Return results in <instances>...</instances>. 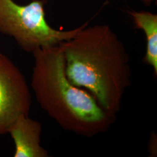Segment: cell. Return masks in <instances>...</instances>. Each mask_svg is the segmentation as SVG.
Returning <instances> with one entry per match:
<instances>
[{
	"label": "cell",
	"instance_id": "6da1fadb",
	"mask_svg": "<svg viewBox=\"0 0 157 157\" xmlns=\"http://www.w3.org/2000/svg\"><path fill=\"white\" fill-rule=\"evenodd\" d=\"M62 44L69 81L89 91L103 109L116 117L132 83L130 56L118 35L107 25L88 23Z\"/></svg>",
	"mask_w": 157,
	"mask_h": 157
},
{
	"label": "cell",
	"instance_id": "52a82bcc",
	"mask_svg": "<svg viewBox=\"0 0 157 157\" xmlns=\"http://www.w3.org/2000/svg\"><path fill=\"white\" fill-rule=\"evenodd\" d=\"M146 6H151L152 4L156 0H140Z\"/></svg>",
	"mask_w": 157,
	"mask_h": 157
},
{
	"label": "cell",
	"instance_id": "5b68a950",
	"mask_svg": "<svg viewBox=\"0 0 157 157\" xmlns=\"http://www.w3.org/2000/svg\"><path fill=\"white\" fill-rule=\"evenodd\" d=\"M42 126L39 121L22 115L10 125L7 133L15 145L14 157H48V151L40 144Z\"/></svg>",
	"mask_w": 157,
	"mask_h": 157
},
{
	"label": "cell",
	"instance_id": "7a4b0ae2",
	"mask_svg": "<svg viewBox=\"0 0 157 157\" xmlns=\"http://www.w3.org/2000/svg\"><path fill=\"white\" fill-rule=\"evenodd\" d=\"M32 54L30 86L41 109L61 128L73 133L90 138L107 132L116 117L103 109L90 93L69 81L62 43Z\"/></svg>",
	"mask_w": 157,
	"mask_h": 157
},
{
	"label": "cell",
	"instance_id": "3957f363",
	"mask_svg": "<svg viewBox=\"0 0 157 157\" xmlns=\"http://www.w3.org/2000/svg\"><path fill=\"white\" fill-rule=\"evenodd\" d=\"M44 0L21 6L13 0H0V33L11 36L23 50L33 53L74 37L89 22L69 30L52 28L45 19Z\"/></svg>",
	"mask_w": 157,
	"mask_h": 157
},
{
	"label": "cell",
	"instance_id": "277c9868",
	"mask_svg": "<svg viewBox=\"0 0 157 157\" xmlns=\"http://www.w3.org/2000/svg\"><path fill=\"white\" fill-rule=\"evenodd\" d=\"M32 97L26 80L20 69L0 52V135L16 119L29 115Z\"/></svg>",
	"mask_w": 157,
	"mask_h": 157
},
{
	"label": "cell",
	"instance_id": "8992f818",
	"mask_svg": "<svg viewBox=\"0 0 157 157\" xmlns=\"http://www.w3.org/2000/svg\"><path fill=\"white\" fill-rule=\"evenodd\" d=\"M137 28L141 29L147 40L144 62L151 67L157 76V15L150 12H129Z\"/></svg>",
	"mask_w": 157,
	"mask_h": 157
}]
</instances>
